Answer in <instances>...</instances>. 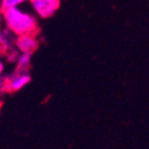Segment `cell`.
<instances>
[{
    "mask_svg": "<svg viewBox=\"0 0 149 149\" xmlns=\"http://www.w3.org/2000/svg\"><path fill=\"white\" fill-rule=\"evenodd\" d=\"M3 17L8 31L17 36L35 35L37 31L36 17L20 7H13L3 11Z\"/></svg>",
    "mask_w": 149,
    "mask_h": 149,
    "instance_id": "6da1fadb",
    "label": "cell"
},
{
    "mask_svg": "<svg viewBox=\"0 0 149 149\" xmlns=\"http://www.w3.org/2000/svg\"><path fill=\"white\" fill-rule=\"evenodd\" d=\"M35 13L41 18H49L56 13L60 0H29Z\"/></svg>",
    "mask_w": 149,
    "mask_h": 149,
    "instance_id": "7a4b0ae2",
    "label": "cell"
},
{
    "mask_svg": "<svg viewBox=\"0 0 149 149\" xmlns=\"http://www.w3.org/2000/svg\"><path fill=\"white\" fill-rule=\"evenodd\" d=\"M31 77L28 72H20L18 70L17 73L10 75L6 80H5V88L8 92H17L19 90H22L23 87L30 82Z\"/></svg>",
    "mask_w": 149,
    "mask_h": 149,
    "instance_id": "3957f363",
    "label": "cell"
},
{
    "mask_svg": "<svg viewBox=\"0 0 149 149\" xmlns=\"http://www.w3.org/2000/svg\"><path fill=\"white\" fill-rule=\"evenodd\" d=\"M16 47L20 53H26V54H32L36 52V49L38 48V41H37L35 35H22L17 36L16 40Z\"/></svg>",
    "mask_w": 149,
    "mask_h": 149,
    "instance_id": "277c9868",
    "label": "cell"
},
{
    "mask_svg": "<svg viewBox=\"0 0 149 149\" xmlns=\"http://www.w3.org/2000/svg\"><path fill=\"white\" fill-rule=\"evenodd\" d=\"M31 55L32 54H26V53H20L17 57V68L20 72H28L30 63H31Z\"/></svg>",
    "mask_w": 149,
    "mask_h": 149,
    "instance_id": "5b68a950",
    "label": "cell"
},
{
    "mask_svg": "<svg viewBox=\"0 0 149 149\" xmlns=\"http://www.w3.org/2000/svg\"><path fill=\"white\" fill-rule=\"evenodd\" d=\"M28 0H1L0 3V8L3 11L8 10V8H13V7H19L24 3H26Z\"/></svg>",
    "mask_w": 149,
    "mask_h": 149,
    "instance_id": "8992f818",
    "label": "cell"
},
{
    "mask_svg": "<svg viewBox=\"0 0 149 149\" xmlns=\"http://www.w3.org/2000/svg\"><path fill=\"white\" fill-rule=\"evenodd\" d=\"M5 88V79L3 77H0V91Z\"/></svg>",
    "mask_w": 149,
    "mask_h": 149,
    "instance_id": "52a82bcc",
    "label": "cell"
},
{
    "mask_svg": "<svg viewBox=\"0 0 149 149\" xmlns=\"http://www.w3.org/2000/svg\"><path fill=\"white\" fill-rule=\"evenodd\" d=\"M3 72H4V63H3L1 61H0V74H1Z\"/></svg>",
    "mask_w": 149,
    "mask_h": 149,
    "instance_id": "ba28073f",
    "label": "cell"
},
{
    "mask_svg": "<svg viewBox=\"0 0 149 149\" xmlns=\"http://www.w3.org/2000/svg\"><path fill=\"white\" fill-rule=\"evenodd\" d=\"M0 105H1V103H0Z\"/></svg>",
    "mask_w": 149,
    "mask_h": 149,
    "instance_id": "9c48e42d",
    "label": "cell"
}]
</instances>
